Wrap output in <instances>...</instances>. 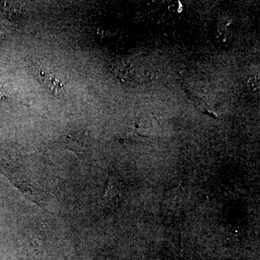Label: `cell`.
Returning a JSON list of instances; mask_svg holds the SVG:
<instances>
[{
  "instance_id": "obj_1",
  "label": "cell",
  "mask_w": 260,
  "mask_h": 260,
  "mask_svg": "<svg viewBox=\"0 0 260 260\" xmlns=\"http://www.w3.org/2000/svg\"><path fill=\"white\" fill-rule=\"evenodd\" d=\"M40 75L44 85H46L47 88L51 90L52 93L59 95V94L64 91V83L55 75L52 73H46L44 71L41 72Z\"/></svg>"
},
{
  "instance_id": "obj_2",
  "label": "cell",
  "mask_w": 260,
  "mask_h": 260,
  "mask_svg": "<svg viewBox=\"0 0 260 260\" xmlns=\"http://www.w3.org/2000/svg\"><path fill=\"white\" fill-rule=\"evenodd\" d=\"M67 148L75 152L78 155H83L84 153V138L80 135H70L64 139Z\"/></svg>"
}]
</instances>
